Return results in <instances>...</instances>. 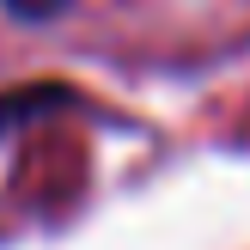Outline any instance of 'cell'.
Wrapping results in <instances>:
<instances>
[{
  "instance_id": "cell-1",
  "label": "cell",
  "mask_w": 250,
  "mask_h": 250,
  "mask_svg": "<svg viewBox=\"0 0 250 250\" xmlns=\"http://www.w3.org/2000/svg\"><path fill=\"white\" fill-rule=\"evenodd\" d=\"M80 92L73 85H55V80H37V85H19V92H0V134L19 128L24 116H43V110H73Z\"/></svg>"
},
{
  "instance_id": "cell-2",
  "label": "cell",
  "mask_w": 250,
  "mask_h": 250,
  "mask_svg": "<svg viewBox=\"0 0 250 250\" xmlns=\"http://www.w3.org/2000/svg\"><path fill=\"white\" fill-rule=\"evenodd\" d=\"M0 6H6L19 24H49V19H61L73 0H0Z\"/></svg>"
}]
</instances>
